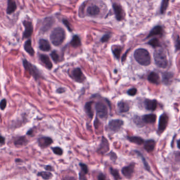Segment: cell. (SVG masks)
Masks as SVG:
<instances>
[{"label": "cell", "instance_id": "6da1fadb", "mask_svg": "<svg viewBox=\"0 0 180 180\" xmlns=\"http://www.w3.org/2000/svg\"><path fill=\"white\" fill-rule=\"evenodd\" d=\"M134 56L136 61L142 65L148 66L151 62L150 53L145 49L141 48L136 50L134 52Z\"/></svg>", "mask_w": 180, "mask_h": 180}, {"label": "cell", "instance_id": "7a4b0ae2", "mask_svg": "<svg viewBox=\"0 0 180 180\" xmlns=\"http://www.w3.org/2000/svg\"><path fill=\"white\" fill-rule=\"evenodd\" d=\"M51 42L53 44L58 47L66 39V32L62 28L58 27L53 30L51 33Z\"/></svg>", "mask_w": 180, "mask_h": 180}, {"label": "cell", "instance_id": "3957f363", "mask_svg": "<svg viewBox=\"0 0 180 180\" xmlns=\"http://www.w3.org/2000/svg\"><path fill=\"white\" fill-rule=\"evenodd\" d=\"M154 59L156 65L160 68L165 69L168 66V62L166 55L162 49H158L155 51Z\"/></svg>", "mask_w": 180, "mask_h": 180}, {"label": "cell", "instance_id": "277c9868", "mask_svg": "<svg viewBox=\"0 0 180 180\" xmlns=\"http://www.w3.org/2000/svg\"><path fill=\"white\" fill-rule=\"evenodd\" d=\"M23 64L25 70L28 71L29 74L35 78L36 80H37L42 77L41 74L38 69L34 65L29 62L26 59L23 60Z\"/></svg>", "mask_w": 180, "mask_h": 180}, {"label": "cell", "instance_id": "5b68a950", "mask_svg": "<svg viewBox=\"0 0 180 180\" xmlns=\"http://www.w3.org/2000/svg\"><path fill=\"white\" fill-rule=\"evenodd\" d=\"M95 109L97 112V116L101 119H105L107 116L108 109L106 105L101 102L96 103Z\"/></svg>", "mask_w": 180, "mask_h": 180}, {"label": "cell", "instance_id": "8992f818", "mask_svg": "<svg viewBox=\"0 0 180 180\" xmlns=\"http://www.w3.org/2000/svg\"><path fill=\"white\" fill-rule=\"evenodd\" d=\"M109 149H110V146H109V142L107 140L106 138L103 136L99 147L97 149V153L101 155H104L109 152Z\"/></svg>", "mask_w": 180, "mask_h": 180}, {"label": "cell", "instance_id": "52a82bcc", "mask_svg": "<svg viewBox=\"0 0 180 180\" xmlns=\"http://www.w3.org/2000/svg\"><path fill=\"white\" fill-rule=\"evenodd\" d=\"M71 78L79 83H82L85 81V77L80 68H76L71 71L70 73Z\"/></svg>", "mask_w": 180, "mask_h": 180}, {"label": "cell", "instance_id": "ba28073f", "mask_svg": "<svg viewBox=\"0 0 180 180\" xmlns=\"http://www.w3.org/2000/svg\"><path fill=\"white\" fill-rule=\"evenodd\" d=\"M55 22V19L53 17L49 16L45 18L43 21L42 25L41 28V32L45 33L48 32L53 25Z\"/></svg>", "mask_w": 180, "mask_h": 180}, {"label": "cell", "instance_id": "9c48e42d", "mask_svg": "<svg viewBox=\"0 0 180 180\" xmlns=\"http://www.w3.org/2000/svg\"><path fill=\"white\" fill-rule=\"evenodd\" d=\"M135 166V163H132L127 166H124L122 168L121 173L123 175V176H125L126 178L128 179L132 178L134 172Z\"/></svg>", "mask_w": 180, "mask_h": 180}, {"label": "cell", "instance_id": "30bf717a", "mask_svg": "<svg viewBox=\"0 0 180 180\" xmlns=\"http://www.w3.org/2000/svg\"><path fill=\"white\" fill-rule=\"evenodd\" d=\"M23 25L25 28V30L23 34V39H27L31 37L32 34L33 28L32 23L30 21L24 20L22 22Z\"/></svg>", "mask_w": 180, "mask_h": 180}, {"label": "cell", "instance_id": "8fae6325", "mask_svg": "<svg viewBox=\"0 0 180 180\" xmlns=\"http://www.w3.org/2000/svg\"><path fill=\"white\" fill-rule=\"evenodd\" d=\"M113 8L117 20L121 21L124 20L125 18V13L121 5L117 3H114Z\"/></svg>", "mask_w": 180, "mask_h": 180}, {"label": "cell", "instance_id": "7c38bea8", "mask_svg": "<svg viewBox=\"0 0 180 180\" xmlns=\"http://www.w3.org/2000/svg\"><path fill=\"white\" fill-rule=\"evenodd\" d=\"M168 116L165 113L162 114L160 116L158 122V132L160 133H162L166 129V126H168Z\"/></svg>", "mask_w": 180, "mask_h": 180}, {"label": "cell", "instance_id": "4fadbf2b", "mask_svg": "<svg viewBox=\"0 0 180 180\" xmlns=\"http://www.w3.org/2000/svg\"><path fill=\"white\" fill-rule=\"evenodd\" d=\"M123 124V121L121 119H113L109 121L108 128L112 131L117 132L121 129Z\"/></svg>", "mask_w": 180, "mask_h": 180}, {"label": "cell", "instance_id": "5bb4252c", "mask_svg": "<svg viewBox=\"0 0 180 180\" xmlns=\"http://www.w3.org/2000/svg\"><path fill=\"white\" fill-rule=\"evenodd\" d=\"M38 143L39 147H40L42 149H45V148H48L51 144H53V140L50 137L42 136L39 138Z\"/></svg>", "mask_w": 180, "mask_h": 180}, {"label": "cell", "instance_id": "9a60e30c", "mask_svg": "<svg viewBox=\"0 0 180 180\" xmlns=\"http://www.w3.org/2000/svg\"><path fill=\"white\" fill-rule=\"evenodd\" d=\"M79 166L80 167V171L79 173V180H88L86 175L89 173V169L87 165L80 162L79 163Z\"/></svg>", "mask_w": 180, "mask_h": 180}, {"label": "cell", "instance_id": "2e32d148", "mask_svg": "<svg viewBox=\"0 0 180 180\" xmlns=\"http://www.w3.org/2000/svg\"><path fill=\"white\" fill-rule=\"evenodd\" d=\"M144 104L146 109L152 111L156 110L158 105V102L155 100L146 99Z\"/></svg>", "mask_w": 180, "mask_h": 180}, {"label": "cell", "instance_id": "e0dca14e", "mask_svg": "<svg viewBox=\"0 0 180 180\" xmlns=\"http://www.w3.org/2000/svg\"><path fill=\"white\" fill-rule=\"evenodd\" d=\"M39 47L41 51L48 52L51 50V46L48 41L41 39L39 41Z\"/></svg>", "mask_w": 180, "mask_h": 180}, {"label": "cell", "instance_id": "ac0fdd59", "mask_svg": "<svg viewBox=\"0 0 180 180\" xmlns=\"http://www.w3.org/2000/svg\"><path fill=\"white\" fill-rule=\"evenodd\" d=\"M163 34V28L160 25H156L154 26L153 28H152L149 34L146 38V39H148L152 37L156 36V35H162Z\"/></svg>", "mask_w": 180, "mask_h": 180}, {"label": "cell", "instance_id": "d6986e66", "mask_svg": "<svg viewBox=\"0 0 180 180\" xmlns=\"http://www.w3.org/2000/svg\"><path fill=\"white\" fill-rule=\"evenodd\" d=\"M40 60L47 69L51 70L53 68V64L48 55L45 54L40 55Z\"/></svg>", "mask_w": 180, "mask_h": 180}, {"label": "cell", "instance_id": "ffe728a7", "mask_svg": "<svg viewBox=\"0 0 180 180\" xmlns=\"http://www.w3.org/2000/svg\"><path fill=\"white\" fill-rule=\"evenodd\" d=\"M29 141L25 136H19L16 138L14 141V146L16 147H22L26 146L28 143Z\"/></svg>", "mask_w": 180, "mask_h": 180}, {"label": "cell", "instance_id": "44dd1931", "mask_svg": "<svg viewBox=\"0 0 180 180\" xmlns=\"http://www.w3.org/2000/svg\"><path fill=\"white\" fill-rule=\"evenodd\" d=\"M117 108L118 111L121 113L127 112L130 109L128 103L123 101H121L118 103Z\"/></svg>", "mask_w": 180, "mask_h": 180}, {"label": "cell", "instance_id": "7402d4cb", "mask_svg": "<svg viewBox=\"0 0 180 180\" xmlns=\"http://www.w3.org/2000/svg\"><path fill=\"white\" fill-rule=\"evenodd\" d=\"M100 8L98 6L96 5H91L87 8V14L89 16H95L98 15L100 13Z\"/></svg>", "mask_w": 180, "mask_h": 180}, {"label": "cell", "instance_id": "603a6c76", "mask_svg": "<svg viewBox=\"0 0 180 180\" xmlns=\"http://www.w3.org/2000/svg\"><path fill=\"white\" fill-rule=\"evenodd\" d=\"M24 50L31 57H33L35 55V50L32 47V42L31 39H29L24 43Z\"/></svg>", "mask_w": 180, "mask_h": 180}, {"label": "cell", "instance_id": "cb8c5ba5", "mask_svg": "<svg viewBox=\"0 0 180 180\" xmlns=\"http://www.w3.org/2000/svg\"><path fill=\"white\" fill-rule=\"evenodd\" d=\"M17 8L16 3L14 0H8L6 13L8 14H11L14 13Z\"/></svg>", "mask_w": 180, "mask_h": 180}, {"label": "cell", "instance_id": "d4e9b609", "mask_svg": "<svg viewBox=\"0 0 180 180\" xmlns=\"http://www.w3.org/2000/svg\"><path fill=\"white\" fill-rule=\"evenodd\" d=\"M142 119L145 123H154L156 121V116L154 114H146L142 117Z\"/></svg>", "mask_w": 180, "mask_h": 180}, {"label": "cell", "instance_id": "484cf974", "mask_svg": "<svg viewBox=\"0 0 180 180\" xmlns=\"http://www.w3.org/2000/svg\"><path fill=\"white\" fill-rule=\"evenodd\" d=\"M148 80L151 83H153L155 84H158L160 82V77L159 75L156 72H152L149 74L148 76Z\"/></svg>", "mask_w": 180, "mask_h": 180}, {"label": "cell", "instance_id": "4316f807", "mask_svg": "<svg viewBox=\"0 0 180 180\" xmlns=\"http://www.w3.org/2000/svg\"><path fill=\"white\" fill-rule=\"evenodd\" d=\"M155 146V142L154 140H147L144 143V149L147 152H152L154 150Z\"/></svg>", "mask_w": 180, "mask_h": 180}, {"label": "cell", "instance_id": "83f0119b", "mask_svg": "<svg viewBox=\"0 0 180 180\" xmlns=\"http://www.w3.org/2000/svg\"><path fill=\"white\" fill-rule=\"evenodd\" d=\"M92 104H93V102L90 101L86 103L85 104V110L86 113H87L88 117L91 119L93 117V112L92 110Z\"/></svg>", "mask_w": 180, "mask_h": 180}, {"label": "cell", "instance_id": "f1b7e54d", "mask_svg": "<svg viewBox=\"0 0 180 180\" xmlns=\"http://www.w3.org/2000/svg\"><path fill=\"white\" fill-rule=\"evenodd\" d=\"M127 139L131 142L138 145H142L144 143V140L142 138L139 136H128Z\"/></svg>", "mask_w": 180, "mask_h": 180}, {"label": "cell", "instance_id": "f546056e", "mask_svg": "<svg viewBox=\"0 0 180 180\" xmlns=\"http://www.w3.org/2000/svg\"><path fill=\"white\" fill-rule=\"evenodd\" d=\"M37 175L40 176L44 180H49L53 178V174L49 171H41L37 173Z\"/></svg>", "mask_w": 180, "mask_h": 180}, {"label": "cell", "instance_id": "4dcf8cb0", "mask_svg": "<svg viewBox=\"0 0 180 180\" xmlns=\"http://www.w3.org/2000/svg\"><path fill=\"white\" fill-rule=\"evenodd\" d=\"M114 55L117 59H120V55L121 52V47L118 45H115L112 47L111 49Z\"/></svg>", "mask_w": 180, "mask_h": 180}, {"label": "cell", "instance_id": "1f68e13d", "mask_svg": "<svg viewBox=\"0 0 180 180\" xmlns=\"http://www.w3.org/2000/svg\"><path fill=\"white\" fill-rule=\"evenodd\" d=\"M70 44H71V46L73 47H79L80 45H81V40L79 38V37L77 35H74L73 37Z\"/></svg>", "mask_w": 180, "mask_h": 180}, {"label": "cell", "instance_id": "d6a6232c", "mask_svg": "<svg viewBox=\"0 0 180 180\" xmlns=\"http://www.w3.org/2000/svg\"><path fill=\"white\" fill-rule=\"evenodd\" d=\"M170 0H162L160 8V13L164 14L166 12L167 8H168Z\"/></svg>", "mask_w": 180, "mask_h": 180}, {"label": "cell", "instance_id": "836d02e7", "mask_svg": "<svg viewBox=\"0 0 180 180\" xmlns=\"http://www.w3.org/2000/svg\"><path fill=\"white\" fill-rule=\"evenodd\" d=\"M173 77V75L170 72H165L162 74V80L163 82L165 84H168L170 83V80Z\"/></svg>", "mask_w": 180, "mask_h": 180}, {"label": "cell", "instance_id": "e575fe53", "mask_svg": "<svg viewBox=\"0 0 180 180\" xmlns=\"http://www.w3.org/2000/svg\"><path fill=\"white\" fill-rule=\"evenodd\" d=\"M135 152L139 156L140 158H141V159L142 160V161H143V164H144L146 170H148V171H150L151 169H150V165H149V164L148 163V162H147V161L146 160L145 158H144L143 155L140 151H135Z\"/></svg>", "mask_w": 180, "mask_h": 180}, {"label": "cell", "instance_id": "d590c367", "mask_svg": "<svg viewBox=\"0 0 180 180\" xmlns=\"http://www.w3.org/2000/svg\"><path fill=\"white\" fill-rule=\"evenodd\" d=\"M109 171H110V174H111L112 176H113L114 178L115 179V180H121V177L120 173L118 170L114 169L113 168H110Z\"/></svg>", "mask_w": 180, "mask_h": 180}, {"label": "cell", "instance_id": "8d00e7d4", "mask_svg": "<svg viewBox=\"0 0 180 180\" xmlns=\"http://www.w3.org/2000/svg\"><path fill=\"white\" fill-rule=\"evenodd\" d=\"M148 45H150L154 48H156L157 47H161V43L160 42V41L157 38H154L150 40L148 43Z\"/></svg>", "mask_w": 180, "mask_h": 180}, {"label": "cell", "instance_id": "74e56055", "mask_svg": "<svg viewBox=\"0 0 180 180\" xmlns=\"http://www.w3.org/2000/svg\"><path fill=\"white\" fill-rule=\"evenodd\" d=\"M51 150L53 151L54 154L57 155L61 156L63 155V150L59 146H56V147H52L51 148Z\"/></svg>", "mask_w": 180, "mask_h": 180}, {"label": "cell", "instance_id": "f35d334b", "mask_svg": "<svg viewBox=\"0 0 180 180\" xmlns=\"http://www.w3.org/2000/svg\"><path fill=\"white\" fill-rule=\"evenodd\" d=\"M51 57L53 60V61L55 62V63H57L59 60V55L56 51H53V52L51 53Z\"/></svg>", "mask_w": 180, "mask_h": 180}, {"label": "cell", "instance_id": "ab89813d", "mask_svg": "<svg viewBox=\"0 0 180 180\" xmlns=\"http://www.w3.org/2000/svg\"><path fill=\"white\" fill-rule=\"evenodd\" d=\"M134 122L136 124H137L138 126H143V119H142V118H141V117L136 116L134 118Z\"/></svg>", "mask_w": 180, "mask_h": 180}, {"label": "cell", "instance_id": "60d3db41", "mask_svg": "<svg viewBox=\"0 0 180 180\" xmlns=\"http://www.w3.org/2000/svg\"><path fill=\"white\" fill-rule=\"evenodd\" d=\"M108 155L109 156L110 159L112 161H116L117 160V155H116V154L115 152L111 151V152L108 154Z\"/></svg>", "mask_w": 180, "mask_h": 180}, {"label": "cell", "instance_id": "b9f144b4", "mask_svg": "<svg viewBox=\"0 0 180 180\" xmlns=\"http://www.w3.org/2000/svg\"><path fill=\"white\" fill-rule=\"evenodd\" d=\"M175 49L176 51L180 50V38L179 36H178L176 38V40H175Z\"/></svg>", "mask_w": 180, "mask_h": 180}, {"label": "cell", "instance_id": "7bdbcfd3", "mask_svg": "<svg viewBox=\"0 0 180 180\" xmlns=\"http://www.w3.org/2000/svg\"><path fill=\"white\" fill-rule=\"evenodd\" d=\"M63 22L65 25V26H66V28H68V30L70 32H71L72 31V28H71V26H70V23L68 22V21L67 20H66V19H63Z\"/></svg>", "mask_w": 180, "mask_h": 180}, {"label": "cell", "instance_id": "ee69618b", "mask_svg": "<svg viewBox=\"0 0 180 180\" xmlns=\"http://www.w3.org/2000/svg\"><path fill=\"white\" fill-rule=\"evenodd\" d=\"M137 93V89L136 88H132L127 91V94L130 96H134Z\"/></svg>", "mask_w": 180, "mask_h": 180}, {"label": "cell", "instance_id": "f6af8a7d", "mask_svg": "<svg viewBox=\"0 0 180 180\" xmlns=\"http://www.w3.org/2000/svg\"><path fill=\"white\" fill-rule=\"evenodd\" d=\"M110 38V35L109 34H106L104 35L103 37L101 38V42L104 43L107 42L109 40V39Z\"/></svg>", "mask_w": 180, "mask_h": 180}, {"label": "cell", "instance_id": "bcb514c9", "mask_svg": "<svg viewBox=\"0 0 180 180\" xmlns=\"http://www.w3.org/2000/svg\"><path fill=\"white\" fill-rule=\"evenodd\" d=\"M6 103H7L6 100L5 99L1 100V109L3 110L5 109L6 106Z\"/></svg>", "mask_w": 180, "mask_h": 180}, {"label": "cell", "instance_id": "7dc6e473", "mask_svg": "<svg viewBox=\"0 0 180 180\" xmlns=\"http://www.w3.org/2000/svg\"><path fill=\"white\" fill-rule=\"evenodd\" d=\"M97 180H106L105 175L102 172L99 173L97 176Z\"/></svg>", "mask_w": 180, "mask_h": 180}, {"label": "cell", "instance_id": "c3c4849f", "mask_svg": "<svg viewBox=\"0 0 180 180\" xmlns=\"http://www.w3.org/2000/svg\"><path fill=\"white\" fill-rule=\"evenodd\" d=\"M45 170H46L47 171H49V172H53L54 171V168H53V166L50 165H47L46 166H45Z\"/></svg>", "mask_w": 180, "mask_h": 180}, {"label": "cell", "instance_id": "681fc988", "mask_svg": "<svg viewBox=\"0 0 180 180\" xmlns=\"http://www.w3.org/2000/svg\"><path fill=\"white\" fill-rule=\"evenodd\" d=\"M77 180L76 178L73 176H66L63 178V180Z\"/></svg>", "mask_w": 180, "mask_h": 180}, {"label": "cell", "instance_id": "f907efd6", "mask_svg": "<svg viewBox=\"0 0 180 180\" xmlns=\"http://www.w3.org/2000/svg\"><path fill=\"white\" fill-rule=\"evenodd\" d=\"M5 138H4L3 136H1V139H0V144H1V146H3L4 144H5Z\"/></svg>", "mask_w": 180, "mask_h": 180}, {"label": "cell", "instance_id": "816d5d0a", "mask_svg": "<svg viewBox=\"0 0 180 180\" xmlns=\"http://www.w3.org/2000/svg\"><path fill=\"white\" fill-rule=\"evenodd\" d=\"M65 91H66V90H65L64 88L60 87V88H59L58 89H57V92L58 93H63V92H65Z\"/></svg>", "mask_w": 180, "mask_h": 180}, {"label": "cell", "instance_id": "f5cc1de1", "mask_svg": "<svg viewBox=\"0 0 180 180\" xmlns=\"http://www.w3.org/2000/svg\"><path fill=\"white\" fill-rule=\"evenodd\" d=\"M128 51L126 52L125 54H124L123 55V57H122V62H123V61H125V57L126 56V54H127V53Z\"/></svg>", "mask_w": 180, "mask_h": 180}, {"label": "cell", "instance_id": "db71d44e", "mask_svg": "<svg viewBox=\"0 0 180 180\" xmlns=\"http://www.w3.org/2000/svg\"><path fill=\"white\" fill-rule=\"evenodd\" d=\"M32 129H31V130H30V131H29L28 132V133H27V134H28V135H31V134H32Z\"/></svg>", "mask_w": 180, "mask_h": 180}, {"label": "cell", "instance_id": "11a10c76", "mask_svg": "<svg viewBox=\"0 0 180 180\" xmlns=\"http://www.w3.org/2000/svg\"><path fill=\"white\" fill-rule=\"evenodd\" d=\"M177 146H178V149H180V140H178V142H177Z\"/></svg>", "mask_w": 180, "mask_h": 180}, {"label": "cell", "instance_id": "9f6ffc18", "mask_svg": "<svg viewBox=\"0 0 180 180\" xmlns=\"http://www.w3.org/2000/svg\"><path fill=\"white\" fill-rule=\"evenodd\" d=\"M22 161L21 160V159H15V162H17V163H18V162H21Z\"/></svg>", "mask_w": 180, "mask_h": 180}, {"label": "cell", "instance_id": "6f0895ef", "mask_svg": "<svg viewBox=\"0 0 180 180\" xmlns=\"http://www.w3.org/2000/svg\"></svg>", "mask_w": 180, "mask_h": 180}]
</instances>
